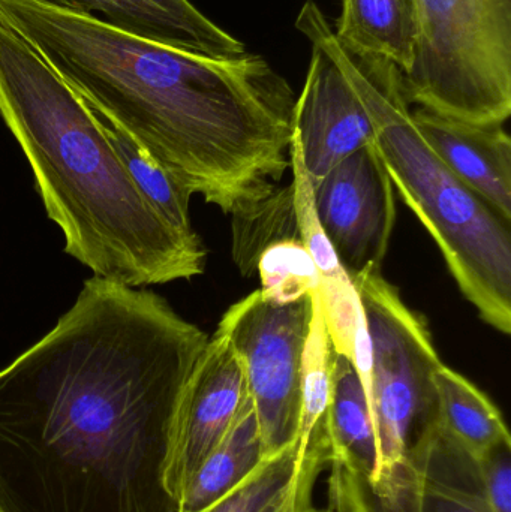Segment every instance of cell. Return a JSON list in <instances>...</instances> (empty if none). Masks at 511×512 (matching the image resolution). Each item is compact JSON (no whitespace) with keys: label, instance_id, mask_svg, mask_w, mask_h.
Masks as SVG:
<instances>
[{"label":"cell","instance_id":"obj_1","mask_svg":"<svg viewBox=\"0 0 511 512\" xmlns=\"http://www.w3.org/2000/svg\"><path fill=\"white\" fill-rule=\"evenodd\" d=\"M209 336L156 292L92 276L0 370V512H177V403Z\"/></svg>","mask_w":511,"mask_h":512},{"label":"cell","instance_id":"obj_2","mask_svg":"<svg viewBox=\"0 0 511 512\" xmlns=\"http://www.w3.org/2000/svg\"><path fill=\"white\" fill-rule=\"evenodd\" d=\"M0 21L180 188L225 215L269 197L291 167L297 98L264 57L186 53L41 0H0Z\"/></svg>","mask_w":511,"mask_h":512},{"label":"cell","instance_id":"obj_3","mask_svg":"<svg viewBox=\"0 0 511 512\" xmlns=\"http://www.w3.org/2000/svg\"><path fill=\"white\" fill-rule=\"evenodd\" d=\"M0 117L20 144L65 252L93 276L132 288L203 274L200 237L174 230L120 161L107 123L0 21Z\"/></svg>","mask_w":511,"mask_h":512},{"label":"cell","instance_id":"obj_4","mask_svg":"<svg viewBox=\"0 0 511 512\" xmlns=\"http://www.w3.org/2000/svg\"><path fill=\"white\" fill-rule=\"evenodd\" d=\"M296 29L324 48L344 72L369 114L375 149L393 188L437 243L462 294L486 324L510 334V221L465 185L426 143L414 123L398 66L344 47L312 0L300 9Z\"/></svg>","mask_w":511,"mask_h":512},{"label":"cell","instance_id":"obj_5","mask_svg":"<svg viewBox=\"0 0 511 512\" xmlns=\"http://www.w3.org/2000/svg\"><path fill=\"white\" fill-rule=\"evenodd\" d=\"M420 41L408 102L450 119L503 125L511 114V0H416Z\"/></svg>","mask_w":511,"mask_h":512},{"label":"cell","instance_id":"obj_6","mask_svg":"<svg viewBox=\"0 0 511 512\" xmlns=\"http://www.w3.org/2000/svg\"><path fill=\"white\" fill-rule=\"evenodd\" d=\"M368 331L371 370L366 387L378 442V471L371 486L383 483L408 448L440 420L434 373L440 355L428 324L380 273L353 280Z\"/></svg>","mask_w":511,"mask_h":512},{"label":"cell","instance_id":"obj_7","mask_svg":"<svg viewBox=\"0 0 511 512\" xmlns=\"http://www.w3.org/2000/svg\"><path fill=\"white\" fill-rule=\"evenodd\" d=\"M312 312L314 294L276 304L255 291L234 303L218 325L242 366L267 456L299 439L302 358Z\"/></svg>","mask_w":511,"mask_h":512},{"label":"cell","instance_id":"obj_8","mask_svg":"<svg viewBox=\"0 0 511 512\" xmlns=\"http://www.w3.org/2000/svg\"><path fill=\"white\" fill-rule=\"evenodd\" d=\"M327 471V507L336 512H492L479 459L440 420L378 486L336 463Z\"/></svg>","mask_w":511,"mask_h":512},{"label":"cell","instance_id":"obj_9","mask_svg":"<svg viewBox=\"0 0 511 512\" xmlns=\"http://www.w3.org/2000/svg\"><path fill=\"white\" fill-rule=\"evenodd\" d=\"M320 227L351 280L380 273L396 222L395 188L375 143L339 162L314 189Z\"/></svg>","mask_w":511,"mask_h":512},{"label":"cell","instance_id":"obj_10","mask_svg":"<svg viewBox=\"0 0 511 512\" xmlns=\"http://www.w3.org/2000/svg\"><path fill=\"white\" fill-rule=\"evenodd\" d=\"M246 396L239 358L216 330L186 381L171 426L164 481L174 501L179 502L192 475L224 438Z\"/></svg>","mask_w":511,"mask_h":512},{"label":"cell","instance_id":"obj_11","mask_svg":"<svg viewBox=\"0 0 511 512\" xmlns=\"http://www.w3.org/2000/svg\"><path fill=\"white\" fill-rule=\"evenodd\" d=\"M311 47L305 86L294 108L293 135L315 189L335 165L374 143L375 131L338 63L320 45L311 42Z\"/></svg>","mask_w":511,"mask_h":512},{"label":"cell","instance_id":"obj_12","mask_svg":"<svg viewBox=\"0 0 511 512\" xmlns=\"http://www.w3.org/2000/svg\"><path fill=\"white\" fill-rule=\"evenodd\" d=\"M54 8L95 18L129 35L213 59L246 53L189 0H41Z\"/></svg>","mask_w":511,"mask_h":512},{"label":"cell","instance_id":"obj_13","mask_svg":"<svg viewBox=\"0 0 511 512\" xmlns=\"http://www.w3.org/2000/svg\"><path fill=\"white\" fill-rule=\"evenodd\" d=\"M414 123L441 161L511 222V140L503 125H476L420 108Z\"/></svg>","mask_w":511,"mask_h":512},{"label":"cell","instance_id":"obj_14","mask_svg":"<svg viewBox=\"0 0 511 512\" xmlns=\"http://www.w3.org/2000/svg\"><path fill=\"white\" fill-rule=\"evenodd\" d=\"M293 170L294 204L299 222L300 242L305 246L320 274V300L327 331L336 354L345 355L354 363L357 336L363 322L362 306L353 280L342 267L335 249L330 245L318 222L314 206V188L303 165L296 138L290 144Z\"/></svg>","mask_w":511,"mask_h":512},{"label":"cell","instance_id":"obj_15","mask_svg":"<svg viewBox=\"0 0 511 512\" xmlns=\"http://www.w3.org/2000/svg\"><path fill=\"white\" fill-rule=\"evenodd\" d=\"M329 465V442L300 447L297 439L267 456L239 486L200 512H294L314 498Z\"/></svg>","mask_w":511,"mask_h":512},{"label":"cell","instance_id":"obj_16","mask_svg":"<svg viewBox=\"0 0 511 512\" xmlns=\"http://www.w3.org/2000/svg\"><path fill=\"white\" fill-rule=\"evenodd\" d=\"M333 33L348 50L389 60L408 74L419 51L416 0H342Z\"/></svg>","mask_w":511,"mask_h":512},{"label":"cell","instance_id":"obj_17","mask_svg":"<svg viewBox=\"0 0 511 512\" xmlns=\"http://www.w3.org/2000/svg\"><path fill=\"white\" fill-rule=\"evenodd\" d=\"M330 463L372 483L378 471V442L365 385L353 361L335 354L327 412Z\"/></svg>","mask_w":511,"mask_h":512},{"label":"cell","instance_id":"obj_18","mask_svg":"<svg viewBox=\"0 0 511 512\" xmlns=\"http://www.w3.org/2000/svg\"><path fill=\"white\" fill-rule=\"evenodd\" d=\"M267 454L251 397L246 396L224 438L183 490L177 512H200L239 486Z\"/></svg>","mask_w":511,"mask_h":512},{"label":"cell","instance_id":"obj_19","mask_svg":"<svg viewBox=\"0 0 511 512\" xmlns=\"http://www.w3.org/2000/svg\"><path fill=\"white\" fill-rule=\"evenodd\" d=\"M440 423L479 459L498 445L511 444L500 409L461 373L441 363L434 373Z\"/></svg>","mask_w":511,"mask_h":512},{"label":"cell","instance_id":"obj_20","mask_svg":"<svg viewBox=\"0 0 511 512\" xmlns=\"http://www.w3.org/2000/svg\"><path fill=\"white\" fill-rule=\"evenodd\" d=\"M335 348L327 331L320 294H314V312L302 358V415L299 444L309 447L327 441V412L332 391Z\"/></svg>","mask_w":511,"mask_h":512},{"label":"cell","instance_id":"obj_21","mask_svg":"<svg viewBox=\"0 0 511 512\" xmlns=\"http://www.w3.org/2000/svg\"><path fill=\"white\" fill-rule=\"evenodd\" d=\"M285 240H300L293 185L278 188L260 203L233 215V258L243 276H252L261 254Z\"/></svg>","mask_w":511,"mask_h":512},{"label":"cell","instance_id":"obj_22","mask_svg":"<svg viewBox=\"0 0 511 512\" xmlns=\"http://www.w3.org/2000/svg\"><path fill=\"white\" fill-rule=\"evenodd\" d=\"M107 123L108 137L119 155L120 161L128 170L129 176L137 183L144 197L155 207L156 212L180 234L186 237H198L192 228L189 216L191 195L180 188L173 177L162 170L149 155L126 135Z\"/></svg>","mask_w":511,"mask_h":512},{"label":"cell","instance_id":"obj_23","mask_svg":"<svg viewBox=\"0 0 511 512\" xmlns=\"http://www.w3.org/2000/svg\"><path fill=\"white\" fill-rule=\"evenodd\" d=\"M261 297L285 304L320 291V274L300 240H285L270 246L260 256Z\"/></svg>","mask_w":511,"mask_h":512},{"label":"cell","instance_id":"obj_24","mask_svg":"<svg viewBox=\"0 0 511 512\" xmlns=\"http://www.w3.org/2000/svg\"><path fill=\"white\" fill-rule=\"evenodd\" d=\"M479 463L489 508L492 512H511V444L486 451Z\"/></svg>","mask_w":511,"mask_h":512},{"label":"cell","instance_id":"obj_25","mask_svg":"<svg viewBox=\"0 0 511 512\" xmlns=\"http://www.w3.org/2000/svg\"><path fill=\"white\" fill-rule=\"evenodd\" d=\"M294 512H336L330 510L329 507L320 508L314 504V498L308 499V501L303 502L299 508H297Z\"/></svg>","mask_w":511,"mask_h":512}]
</instances>
